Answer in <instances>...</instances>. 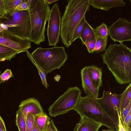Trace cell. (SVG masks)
Masks as SVG:
<instances>
[{"label": "cell", "instance_id": "obj_29", "mask_svg": "<svg viewBox=\"0 0 131 131\" xmlns=\"http://www.w3.org/2000/svg\"><path fill=\"white\" fill-rule=\"evenodd\" d=\"M96 42V39L85 42V45L86 46L88 51L89 53H94L93 50L95 46Z\"/></svg>", "mask_w": 131, "mask_h": 131}, {"label": "cell", "instance_id": "obj_23", "mask_svg": "<svg viewBox=\"0 0 131 131\" xmlns=\"http://www.w3.org/2000/svg\"><path fill=\"white\" fill-rule=\"evenodd\" d=\"M26 52L27 53V57L30 59L32 63L35 65L37 68L41 78L42 84L45 86L46 88L47 89L49 85L47 84V81L46 74L43 69L36 63L32 58L31 54L29 53L28 50H27Z\"/></svg>", "mask_w": 131, "mask_h": 131}, {"label": "cell", "instance_id": "obj_5", "mask_svg": "<svg viewBox=\"0 0 131 131\" xmlns=\"http://www.w3.org/2000/svg\"><path fill=\"white\" fill-rule=\"evenodd\" d=\"M31 55L36 63L48 74L55 69H59L68 58L65 48L55 46L49 48L38 47Z\"/></svg>", "mask_w": 131, "mask_h": 131}, {"label": "cell", "instance_id": "obj_28", "mask_svg": "<svg viewBox=\"0 0 131 131\" xmlns=\"http://www.w3.org/2000/svg\"><path fill=\"white\" fill-rule=\"evenodd\" d=\"M13 77L11 70L7 69L0 76V83L7 81L10 78Z\"/></svg>", "mask_w": 131, "mask_h": 131}, {"label": "cell", "instance_id": "obj_2", "mask_svg": "<svg viewBox=\"0 0 131 131\" xmlns=\"http://www.w3.org/2000/svg\"><path fill=\"white\" fill-rule=\"evenodd\" d=\"M91 0H70L61 17L60 35L67 48L71 45L74 32L86 12L89 9Z\"/></svg>", "mask_w": 131, "mask_h": 131}, {"label": "cell", "instance_id": "obj_34", "mask_svg": "<svg viewBox=\"0 0 131 131\" xmlns=\"http://www.w3.org/2000/svg\"><path fill=\"white\" fill-rule=\"evenodd\" d=\"M6 13L3 0H0V15L2 16Z\"/></svg>", "mask_w": 131, "mask_h": 131}, {"label": "cell", "instance_id": "obj_12", "mask_svg": "<svg viewBox=\"0 0 131 131\" xmlns=\"http://www.w3.org/2000/svg\"><path fill=\"white\" fill-rule=\"evenodd\" d=\"M19 107V109L24 114L26 119L29 113L35 116L44 112L39 101L34 98H30L22 101Z\"/></svg>", "mask_w": 131, "mask_h": 131}, {"label": "cell", "instance_id": "obj_6", "mask_svg": "<svg viewBox=\"0 0 131 131\" xmlns=\"http://www.w3.org/2000/svg\"><path fill=\"white\" fill-rule=\"evenodd\" d=\"M73 110L80 116H85L109 129L118 131L113 122L97 102L96 98L91 96H81Z\"/></svg>", "mask_w": 131, "mask_h": 131}, {"label": "cell", "instance_id": "obj_25", "mask_svg": "<svg viewBox=\"0 0 131 131\" xmlns=\"http://www.w3.org/2000/svg\"><path fill=\"white\" fill-rule=\"evenodd\" d=\"M22 1V0H3L6 12L14 10Z\"/></svg>", "mask_w": 131, "mask_h": 131}, {"label": "cell", "instance_id": "obj_45", "mask_svg": "<svg viewBox=\"0 0 131 131\" xmlns=\"http://www.w3.org/2000/svg\"><path fill=\"white\" fill-rule=\"evenodd\" d=\"M0 73H1V71H0Z\"/></svg>", "mask_w": 131, "mask_h": 131}, {"label": "cell", "instance_id": "obj_38", "mask_svg": "<svg viewBox=\"0 0 131 131\" xmlns=\"http://www.w3.org/2000/svg\"><path fill=\"white\" fill-rule=\"evenodd\" d=\"M46 2L49 5L58 1L57 0H45Z\"/></svg>", "mask_w": 131, "mask_h": 131}, {"label": "cell", "instance_id": "obj_32", "mask_svg": "<svg viewBox=\"0 0 131 131\" xmlns=\"http://www.w3.org/2000/svg\"><path fill=\"white\" fill-rule=\"evenodd\" d=\"M29 7L27 3L26 0H22L15 10H29Z\"/></svg>", "mask_w": 131, "mask_h": 131}, {"label": "cell", "instance_id": "obj_19", "mask_svg": "<svg viewBox=\"0 0 131 131\" xmlns=\"http://www.w3.org/2000/svg\"><path fill=\"white\" fill-rule=\"evenodd\" d=\"M131 101V83L126 87L121 94L120 103L121 113Z\"/></svg>", "mask_w": 131, "mask_h": 131}, {"label": "cell", "instance_id": "obj_13", "mask_svg": "<svg viewBox=\"0 0 131 131\" xmlns=\"http://www.w3.org/2000/svg\"><path fill=\"white\" fill-rule=\"evenodd\" d=\"M81 76L82 88L87 95L96 98H98L99 89L95 87L88 73L87 66L81 70Z\"/></svg>", "mask_w": 131, "mask_h": 131}, {"label": "cell", "instance_id": "obj_8", "mask_svg": "<svg viewBox=\"0 0 131 131\" xmlns=\"http://www.w3.org/2000/svg\"><path fill=\"white\" fill-rule=\"evenodd\" d=\"M102 96L96 98L97 102L115 124L118 129L119 117H120V103L121 94L103 91Z\"/></svg>", "mask_w": 131, "mask_h": 131}, {"label": "cell", "instance_id": "obj_44", "mask_svg": "<svg viewBox=\"0 0 131 131\" xmlns=\"http://www.w3.org/2000/svg\"><path fill=\"white\" fill-rule=\"evenodd\" d=\"M2 16L1 15H0V17H1Z\"/></svg>", "mask_w": 131, "mask_h": 131}, {"label": "cell", "instance_id": "obj_37", "mask_svg": "<svg viewBox=\"0 0 131 131\" xmlns=\"http://www.w3.org/2000/svg\"><path fill=\"white\" fill-rule=\"evenodd\" d=\"M31 131H40L35 121H34Z\"/></svg>", "mask_w": 131, "mask_h": 131}, {"label": "cell", "instance_id": "obj_43", "mask_svg": "<svg viewBox=\"0 0 131 131\" xmlns=\"http://www.w3.org/2000/svg\"><path fill=\"white\" fill-rule=\"evenodd\" d=\"M0 131H5L0 128Z\"/></svg>", "mask_w": 131, "mask_h": 131}, {"label": "cell", "instance_id": "obj_9", "mask_svg": "<svg viewBox=\"0 0 131 131\" xmlns=\"http://www.w3.org/2000/svg\"><path fill=\"white\" fill-rule=\"evenodd\" d=\"M62 13L57 3L54 4L50 9L47 29L49 45L56 46L60 35Z\"/></svg>", "mask_w": 131, "mask_h": 131}, {"label": "cell", "instance_id": "obj_24", "mask_svg": "<svg viewBox=\"0 0 131 131\" xmlns=\"http://www.w3.org/2000/svg\"><path fill=\"white\" fill-rule=\"evenodd\" d=\"M96 37H108V29L106 25L103 22L101 24L94 29Z\"/></svg>", "mask_w": 131, "mask_h": 131}, {"label": "cell", "instance_id": "obj_14", "mask_svg": "<svg viewBox=\"0 0 131 131\" xmlns=\"http://www.w3.org/2000/svg\"><path fill=\"white\" fill-rule=\"evenodd\" d=\"M126 3L123 0H91L90 5L93 7L106 11L118 7L125 6Z\"/></svg>", "mask_w": 131, "mask_h": 131}, {"label": "cell", "instance_id": "obj_4", "mask_svg": "<svg viewBox=\"0 0 131 131\" xmlns=\"http://www.w3.org/2000/svg\"><path fill=\"white\" fill-rule=\"evenodd\" d=\"M50 11L45 0H32L29 8L31 24L30 41L39 45L44 41L45 26Z\"/></svg>", "mask_w": 131, "mask_h": 131}, {"label": "cell", "instance_id": "obj_26", "mask_svg": "<svg viewBox=\"0 0 131 131\" xmlns=\"http://www.w3.org/2000/svg\"><path fill=\"white\" fill-rule=\"evenodd\" d=\"M86 20L85 17H84L75 29L73 36L72 43L77 39L80 38V34Z\"/></svg>", "mask_w": 131, "mask_h": 131}, {"label": "cell", "instance_id": "obj_39", "mask_svg": "<svg viewBox=\"0 0 131 131\" xmlns=\"http://www.w3.org/2000/svg\"><path fill=\"white\" fill-rule=\"evenodd\" d=\"M60 78V76L59 75H56L54 77V79L55 80L59 82Z\"/></svg>", "mask_w": 131, "mask_h": 131}, {"label": "cell", "instance_id": "obj_22", "mask_svg": "<svg viewBox=\"0 0 131 131\" xmlns=\"http://www.w3.org/2000/svg\"><path fill=\"white\" fill-rule=\"evenodd\" d=\"M107 41L108 37H96L95 46L93 50L94 53H99L104 51L107 45Z\"/></svg>", "mask_w": 131, "mask_h": 131}, {"label": "cell", "instance_id": "obj_36", "mask_svg": "<svg viewBox=\"0 0 131 131\" xmlns=\"http://www.w3.org/2000/svg\"><path fill=\"white\" fill-rule=\"evenodd\" d=\"M118 131H126L121 122L120 117H119Z\"/></svg>", "mask_w": 131, "mask_h": 131}, {"label": "cell", "instance_id": "obj_33", "mask_svg": "<svg viewBox=\"0 0 131 131\" xmlns=\"http://www.w3.org/2000/svg\"><path fill=\"white\" fill-rule=\"evenodd\" d=\"M45 131H59L51 119L48 122Z\"/></svg>", "mask_w": 131, "mask_h": 131}, {"label": "cell", "instance_id": "obj_42", "mask_svg": "<svg viewBox=\"0 0 131 131\" xmlns=\"http://www.w3.org/2000/svg\"><path fill=\"white\" fill-rule=\"evenodd\" d=\"M127 131H131L130 126L129 127Z\"/></svg>", "mask_w": 131, "mask_h": 131}, {"label": "cell", "instance_id": "obj_18", "mask_svg": "<svg viewBox=\"0 0 131 131\" xmlns=\"http://www.w3.org/2000/svg\"><path fill=\"white\" fill-rule=\"evenodd\" d=\"M18 53L16 50L0 44V61L5 60L10 61Z\"/></svg>", "mask_w": 131, "mask_h": 131}, {"label": "cell", "instance_id": "obj_7", "mask_svg": "<svg viewBox=\"0 0 131 131\" xmlns=\"http://www.w3.org/2000/svg\"><path fill=\"white\" fill-rule=\"evenodd\" d=\"M81 90L77 86L69 88L49 107L50 116L55 117L73 110L81 96Z\"/></svg>", "mask_w": 131, "mask_h": 131}, {"label": "cell", "instance_id": "obj_35", "mask_svg": "<svg viewBox=\"0 0 131 131\" xmlns=\"http://www.w3.org/2000/svg\"><path fill=\"white\" fill-rule=\"evenodd\" d=\"M0 128L5 131H7L4 122L0 116Z\"/></svg>", "mask_w": 131, "mask_h": 131}, {"label": "cell", "instance_id": "obj_17", "mask_svg": "<svg viewBox=\"0 0 131 131\" xmlns=\"http://www.w3.org/2000/svg\"><path fill=\"white\" fill-rule=\"evenodd\" d=\"M83 45H85L86 41L96 39L93 28L85 21L80 35V38Z\"/></svg>", "mask_w": 131, "mask_h": 131}, {"label": "cell", "instance_id": "obj_30", "mask_svg": "<svg viewBox=\"0 0 131 131\" xmlns=\"http://www.w3.org/2000/svg\"><path fill=\"white\" fill-rule=\"evenodd\" d=\"M131 121V110L130 111L125 118L122 124L125 129L127 131L129 127L130 126Z\"/></svg>", "mask_w": 131, "mask_h": 131}, {"label": "cell", "instance_id": "obj_31", "mask_svg": "<svg viewBox=\"0 0 131 131\" xmlns=\"http://www.w3.org/2000/svg\"><path fill=\"white\" fill-rule=\"evenodd\" d=\"M131 110V101L130 102L128 105L121 113L120 118L122 123L124 121L126 116Z\"/></svg>", "mask_w": 131, "mask_h": 131}, {"label": "cell", "instance_id": "obj_40", "mask_svg": "<svg viewBox=\"0 0 131 131\" xmlns=\"http://www.w3.org/2000/svg\"><path fill=\"white\" fill-rule=\"evenodd\" d=\"M31 1L32 0H26L27 3L29 7L31 3Z\"/></svg>", "mask_w": 131, "mask_h": 131}, {"label": "cell", "instance_id": "obj_10", "mask_svg": "<svg viewBox=\"0 0 131 131\" xmlns=\"http://www.w3.org/2000/svg\"><path fill=\"white\" fill-rule=\"evenodd\" d=\"M108 35L114 42L131 40V22L120 17L108 28Z\"/></svg>", "mask_w": 131, "mask_h": 131}, {"label": "cell", "instance_id": "obj_16", "mask_svg": "<svg viewBox=\"0 0 131 131\" xmlns=\"http://www.w3.org/2000/svg\"><path fill=\"white\" fill-rule=\"evenodd\" d=\"M87 69L94 85L100 89L103 85L101 69L97 66L92 65L87 66Z\"/></svg>", "mask_w": 131, "mask_h": 131}, {"label": "cell", "instance_id": "obj_27", "mask_svg": "<svg viewBox=\"0 0 131 131\" xmlns=\"http://www.w3.org/2000/svg\"><path fill=\"white\" fill-rule=\"evenodd\" d=\"M35 121L34 116L29 113L26 118V131H31Z\"/></svg>", "mask_w": 131, "mask_h": 131}, {"label": "cell", "instance_id": "obj_41", "mask_svg": "<svg viewBox=\"0 0 131 131\" xmlns=\"http://www.w3.org/2000/svg\"><path fill=\"white\" fill-rule=\"evenodd\" d=\"M101 131H117L115 130H113V129H108V130H103Z\"/></svg>", "mask_w": 131, "mask_h": 131}, {"label": "cell", "instance_id": "obj_1", "mask_svg": "<svg viewBox=\"0 0 131 131\" xmlns=\"http://www.w3.org/2000/svg\"><path fill=\"white\" fill-rule=\"evenodd\" d=\"M106 64L121 85L131 83V49L122 43L110 44L101 54Z\"/></svg>", "mask_w": 131, "mask_h": 131}, {"label": "cell", "instance_id": "obj_21", "mask_svg": "<svg viewBox=\"0 0 131 131\" xmlns=\"http://www.w3.org/2000/svg\"><path fill=\"white\" fill-rule=\"evenodd\" d=\"M16 121L19 131H26V119L24 114L19 109L16 112Z\"/></svg>", "mask_w": 131, "mask_h": 131}, {"label": "cell", "instance_id": "obj_15", "mask_svg": "<svg viewBox=\"0 0 131 131\" xmlns=\"http://www.w3.org/2000/svg\"><path fill=\"white\" fill-rule=\"evenodd\" d=\"M102 126L101 124L91 119L82 116L73 131H98Z\"/></svg>", "mask_w": 131, "mask_h": 131}, {"label": "cell", "instance_id": "obj_20", "mask_svg": "<svg viewBox=\"0 0 131 131\" xmlns=\"http://www.w3.org/2000/svg\"><path fill=\"white\" fill-rule=\"evenodd\" d=\"M35 121L40 131H45L48 122L51 119L44 112L34 116Z\"/></svg>", "mask_w": 131, "mask_h": 131}, {"label": "cell", "instance_id": "obj_3", "mask_svg": "<svg viewBox=\"0 0 131 131\" xmlns=\"http://www.w3.org/2000/svg\"><path fill=\"white\" fill-rule=\"evenodd\" d=\"M6 12L0 17V32L5 30L30 41L31 24L29 10Z\"/></svg>", "mask_w": 131, "mask_h": 131}, {"label": "cell", "instance_id": "obj_11", "mask_svg": "<svg viewBox=\"0 0 131 131\" xmlns=\"http://www.w3.org/2000/svg\"><path fill=\"white\" fill-rule=\"evenodd\" d=\"M31 43L28 40L17 37L6 30L0 32V44L16 50L18 53L30 48Z\"/></svg>", "mask_w": 131, "mask_h": 131}]
</instances>
